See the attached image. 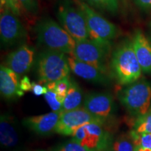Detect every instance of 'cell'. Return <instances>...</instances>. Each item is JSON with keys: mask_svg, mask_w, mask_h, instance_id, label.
Instances as JSON below:
<instances>
[{"mask_svg": "<svg viewBox=\"0 0 151 151\" xmlns=\"http://www.w3.org/2000/svg\"><path fill=\"white\" fill-rule=\"evenodd\" d=\"M111 69L120 85L128 86L139 80L142 69L132 41H124L114 50L111 60Z\"/></svg>", "mask_w": 151, "mask_h": 151, "instance_id": "cell-1", "label": "cell"}, {"mask_svg": "<svg viewBox=\"0 0 151 151\" xmlns=\"http://www.w3.org/2000/svg\"><path fill=\"white\" fill-rule=\"evenodd\" d=\"M35 32L38 43L47 50L70 55L75 48L74 39L52 19L45 18L38 22Z\"/></svg>", "mask_w": 151, "mask_h": 151, "instance_id": "cell-2", "label": "cell"}, {"mask_svg": "<svg viewBox=\"0 0 151 151\" xmlns=\"http://www.w3.org/2000/svg\"><path fill=\"white\" fill-rule=\"evenodd\" d=\"M69 68L65 53L56 50H45L37 60V72L39 83L55 82L69 77Z\"/></svg>", "mask_w": 151, "mask_h": 151, "instance_id": "cell-3", "label": "cell"}, {"mask_svg": "<svg viewBox=\"0 0 151 151\" xmlns=\"http://www.w3.org/2000/svg\"><path fill=\"white\" fill-rule=\"evenodd\" d=\"M122 104L133 116L139 117L148 111L151 104V86L146 81L135 82L119 92Z\"/></svg>", "mask_w": 151, "mask_h": 151, "instance_id": "cell-4", "label": "cell"}, {"mask_svg": "<svg viewBox=\"0 0 151 151\" xmlns=\"http://www.w3.org/2000/svg\"><path fill=\"white\" fill-rule=\"evenodd\" d=\"M62 27L76 41L90 39L88 25L81 9L75 6L70 0H62L57 14Z\"/></svg>", "mask_w": 151, "mask_h": 151, "instance_id": "cell-5", "label": "cell"}, {"mask_svg": "<svg viewBox=\"0 0 151 151\" xmlns=\"http://www.w3.org/2000/svg\"><path fill=\"white\" fill-rule=\"evenodd\" d=\"M111 50V43H102L92 40L76 41L71 56L79 61L86 62L108 72L107 61Z\"/></svg>", "mask_w": 151, "mask_h": 151, "instance_id": "cell-6", "label": "cell"}, {"mask_svg": "<svg viewBox=\"0 0 151 151\" xmlns=\"http://www.w3.org/2000/svg\"><path fill=\"white\" fill-rule=\"evenodd\" d=\"M72 137L73 140L88 151H110L113 142L111 134L99 122H90L83 126Z\"/></svg>", "mask_w": 151, "mask_h": 151, "instance_id": "cell-7", "label": "cell"}, {"mask_svg": "<svg viewBox=\"0 0 151 151\" xmlns=\"http://www.w3.org/2000/svg\"><path fill=\"white\" fill-rule=\"evenodd\" d=\"M78 7L84 14L90 39L97 42L111 43L118 35V28L83 1H78Z\"/></svg>", "mask_w": 151, "mask_h": 151, "instance_id": "cell-8", "label": "cell"}, {"mask_svg": "<svg viewBox=\"0 0 151 151\" xmlns=\"http://www.w3.org/2000/svg\"><path fill=\"white\" fill-rule=\"evenodd\" d=\"M0 36L1 44L6 47L14 46L27 37V31L18 16L9 9L1 10Z\"/></svg>", "mask_w": 151, "mask_h": 151, "instance_id": "cell-9", "label": "cell"}, {"mask_svg": "<svg viewBox=\"0 0 151 151\" xmlns=\"http://www.w3.org/2000/svg\"><path fill=\"white\" fill-rule=\"evenodd\" d=\"M90 122L101 123L84 107L65 111L62 112L55 132L63 136H73L79 128Z\"/></svg>", "mask_w": 151, "mask_h": 151, "instance_id": "cell-10", "label": "cell"}, {"mask_svg": "<svg viewBox=\"0 0 151 151\" xmlns=\"http://www.w3.org/2000/svg\"><path fill=\"white\" fill-rule=\"evenodd\" d=\"M83 107L104 125L113 116L114 102L108 92H92L85 97Z\"/></svg>", "mask_w": 151, "mask_h": 151, "instance_id": "cell-11", "label": "cell"}, {"mask_svg": "<svg viewBox=\"0 0 151 151\" xmlns=\"http://www.w3.org/2000/svg\"><path fill=\"white\" fill-rule=\"evenodd\" d=\"M62 111H52L40 116H30L22 120V124L38 135L48 136L55 132V128Z\"/></svg>", "mask_w": 151, "mask_h": 151, "instance_id": "cell-12", "label": "cell"}, {"mask_svg": "<svg viewBox=\"0 0 151 151\" xmlns=\"http://www.w3.org/2000/svg\"><path fill=\"white\" fill-rule=\"evenodd\" d=\"M35 50L27 45H22L7 55L6 65L17 74L22 75L31 69L35 59Z\"/></svg>", "mask_w": 151, "mask_h": 151, "instance_id": "cell-13", "label": "cell"}, {"mask_svg": "<svg viewBox=\"0 0 151 151\" xmlns=\"http://www.w3.org/2000/svg\"><path fill=\"white\" fill-rule=\"evenodd\" d=\"M70 70L76 75L88 81L99 84L109 83L107 71H104L86 62L79 61L72 56L67 58Z\"/></svg>", "mask_w": 151, "mask_h": 151, "instance_id": "cell-14", "label": "cell"}, {"mask_svg": "<svg viewBox=\"0 0 151 151\" xmlns=\"http://www.w3.org/2000/svg\"><path fill=\"white\" fill-rule=\"evenodd\" d=\"M0 91L1 96L7 99L20 97L24 94L20 88L18 75L4 65L0 67Z\"/></svg>", "mask_w": 151, "mask_h": 151, "instance_id": "cell-15", "label": "cell"}, {"mask_svg": "<svg viewBox=\"0 0 151 151\" xmlns=\"http://www.w3.org/2000/svg\"><path fill=\"white\" fill-rule=\"evenodd\" d=\"M132 43L142 71L151 75V42L142 32L137 30Z\"/></svg>", "mask_w": 151, "mask_h": 151, "instance_id": "cell-16", "label": "cell"}, {"mask_svg": "<svg viewBox=\"0 0 151 151\" xmlns=\"http://www.w3.org/2000/svg\"><path fill=\"white\" fill-rule=\"evenodd\" d=\"M0 141L4 148H13L19 141V133L14 118L5 113L0 119Z\"/></svg>", "mask_w": 151, "mask_h": 151, "instance_id": "cell-17", "label": "cell"}, {"mask_svg": "<svg viewBox=\"0 0 151 151\" xmlns=\"http://www.w3.org/2000/svg\"><path fill=\"white\" fill-rule=\"evenodd\" d=\"M83 94L80 86L75 81H71V84L62 104V112L74 110L80 108L82 103Z\"/></svg>", "mask_w": 151, "mask_h": 151, "instance_id": "cell-18", "label": "cell"}, {"mask_svg": "<svg viewBox=\"0 0 151 151\" xmlns=\"http://www.w3.org/2000/svg\"><path fill=\"white\" fill-rule=\"evenodd\" d=\"M135 146L129 134H121L113 140L110 151H134Z\"/></svg>", "mask_w": 151, "mask_h": 151, "instance_id": "cell-19", "label": "cell"}, {"mask_svg": "<svg viewBox=\"0 0 151 151\" xmlns=\"http://www.w3.org/2000/svg\"><path fill=\"white\" fill-rule=\"evenodd\" d=\"M71 84V80L69 77H67L62 80L55 81V82L48 83L45 84L48 90H52L58 94V97L64 101V99L67 95L68 90L70 88Z\"/></svg>", "mask_w": 151, "mask_h": 151, "instance_id": "cell-20", "label": "cell"}, {"mask_svg": "<svg viewBox=\"0 0 151 151\" xmlns=\"http://www.w3.org/2000/svg\"><path fill=\"white\" fill-rule=\"evenodd\" d=\"M88 4L99 10L115 14L118 11V0H86Z\"/></svg>", "mask_w": 151, "mask_h": 151, "instance_id": "cell-21", "label": "cell"}, {"mask_svg": "<svg viewBox=\"0 0 151 151\" xmlns=\"http://www.w3.org/2000/svg\"><path fill=\"white\" fill-rule=\"evenodd\" d=\"M132 130L139 134L151 133V111L138 117Z\"/></svg>", "mask_w": 151, "mask_h": 151, "instance_id": "cell-22", "label": "cell"}, {"mask_svg": "<svg viewBox=\"0 0 151 151\" xmlns=\"http://www.w3.org/2000/svg\"><path fill=\"white\" fill-rule=\"evenodd\" d=\"M129 135L135 146L151 150V133L139 134L132 130Z\"/></svg>", "mask_w": 151, "mask_h": 151, "instance_id": "cell-23", "label": "cell"}, {"mask_svg": "<svg viewBox=\"0 0 151 151\" xmlns=\"http://www.w3.org/2000/svg\"><path fill=\"white\" fill-rule=\"evenodd\" d=\"M44 97L52 111H62L63 101L54 91L48 89V91L44 94Z\"/></svg>", "mask_w": 151, "mask_h": 151, "instance_id": "cell-24", "label": "cell"}, {"mask_svg": "<svg viewBox=\"0 0 151 151\" xmlns=\"http://www.w3.org/2000/svg\"><path fill=\"white\" fill-rule=\"evenodd\" d=\"M22 11H24L28 14L35 16L39 11L38 0H18Z\"/></svg>", "mask_w": 151, "mask_h": 151, "instance_id": "cell-25", "label": "cell"}, {"mask_svg": "<svg viewBox=\"0 0 151 151\" xmlns=\"http://www.w3.org/2000/svg\"><path fill=\"white\" fill-rule=\"evenodd\" d=\"M52 151H88L84 147L73 139L55 147Z\"/></svg>", "mask_w": 151, "mask_h": 151, "instance_id": "cell-26", "label": "cell"}, {"mask_svg": "<svg viewBox=\"0 0 151 151\" xmlns=\"http://www.w3.org/2000/svg\"><path fill=\"white\" fill-rule=\"evenodd\" d=\"M0 4L1 10L4 9H9L18 16L21 14L22 9L18 0H0Z\"/></svg>", "mask_w": 151, "mask_h": 151, "instance_id": "cell-27", "label": "cell"}, {"mask_svg": "<svg viewBox=\"0 0 151 151\" xmlns=\"http://www.w3.org/2000/svg\"><path fill=\"white\" fill-rule=\"evenodd\" d=\"M32 92L36 96H40L42 94H45L48 91V88L46 86H43L40 84H38L37 83L32 82Z\"/></svg>", "mask_w": 151, "mask_h": 151, "instance_id": "cell-28", "label": "cell"}, {"mask_svg": "<svg viewBox=\"0 0 151 151\" xmlns=\"http://www.w3.org/2000/svg\"><path fill=\"white\" fill-rule=\"evenodd\" d=\"M32 87V83H31L29 78L27 76H24L20 81V88L21 90L24 92L31 91Z\"/></svg>", "mask_w": 151, "mask_h": 151, "instance_id": "cell-29", "label": "cell"}, {"mask_svg": "<svg viewBox=\"0 0 151 151\" xmlns=\"http://www.w3.org/2000/svg\"><path fill=\"white\" fill-rule=\"evenodd\" d=\"M137 6L143 9H151V0H134Z\"/></svg>", "mask_w": 151, "mask_h": 151, "instance_id": "cell-30", "label": "cell"}, {"mask_svg": "<svg viewBox=\"0 0 151 151\" xmlns=\"http://www.w3.org/2000/svg\"><path fill=\"white\" fill-rule=\"evenodd\" d=\"M134 151H151V150H150V149L143 148H141V147L135 146Z\"/></svg>", "mask_w": 151, "mask_h": 151, "instance_id": "cell-31", "label": "cell"}, {"mask_svg": "<svg viewBox=\"0 0 151 151\" xmlns=\"http://www.w3.org/2000/svg\"><path fill=\"white\" fill-rule=\"evenodd\" d=\"M150 29H151V22H150Z\"/></svg>", "mask_w": 151, "mask_h": 151, "instance_id": "cell-32", "label": "cell"}]
</instances>
